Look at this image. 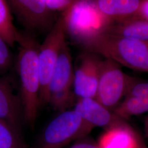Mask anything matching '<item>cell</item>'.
<instances>
[{"mask_svg": "<svg viewBox=\"0 0 148 148\" xmlns=\"http://www.w3.org/2000/svg\"><path fill=\"white\" fill-rule=\"evenodd\" d=\"M101 12L114 23L137 15L141 0H95Z\"/></svg>", "mask_w": 148, "mask_h": 148, "instance_id": "obj_13", "label": "cell"}, {"mask_svg": "<svg viewBox=\"0 0 148 148\" xmlns=\"http://www.w3.org/2000/svg\"><path fill=\"white\" fill-rule=\"evenodd\" d=\"M19 32L13 21L10 7L5 0H0V37L10 47L16 43Z\"/></svg>", "mask_w": 148, "mask_h": 148, "instance_id": "obj_16", "label": "cell"}, {"mask_svg": "<svg viewBox=\"0 0 148 148\" xmlns=\"http://www.w3.org/2000/svg\"><path fill=\"white\" fill-rule=\"evenodd\" d=\"M10 77H0V120L21 131L24 122L20 94L16 93Z\"/></svg>", "mask_w": 148, "mask_h": 148, "instance_id": "obj_10", "label": "cell"}, {"mask_svg": "<svg viewBox=\"0 0 148 148\" xmlns=\"http://www.w3.org/2000/svg\"><path fill=\"white\" fill-rule=\"evenodd\" d=\"M144 130L146 136L148 138V115L145 117L144 120Z\"/></svg>", "mask_w": 148, "mask_h": 148, "instance_id": "obj_23", "label": "cell"}, {"mask_svg": "<svg viewBox=\"0 0 148 148\" xmlns=\"http://www.w3.org/2000/svg\"><path fill=\"white\" fill-rule=\"evenodd\" d=\"M74 110L93 127L107 128L124 121L95 98H79Z\"/></svg>", "mask_w": 148, "mask_h": 148, "instance_id": "obj_11", "label": "cell"}, {"mask_svg": "<svg viewBox=\"0 0 148 148\" xmlns=\"http://www.w3.org/2000/svg\"><path fill=\"white\" fill-rule=\"evenodd\" d=\"M48 9L51 12L58 11L62 13L73 5L75 0H44Z\"/></svg>", "mask_w": 148, "mask_h": 148, "instance_id": "obj_19", "label": "cell"}, {"mask_svg": "<svg viewBox=\"0 0 148 148\" xmlns=\"http://www.w3.org/2000/svg\"><path fill=\"white\" fill-rule=\"evenodd\" d=\"M93 128L74 110L60 112L44 129L35 148H64L86 136Z\"/></svg>", "mask_w": 148, "mask_h": 148, "instance_id": "obj_4", "label": "cell"}, {"mask_svg": "<svg viewBox=\"0 0 148 148\" xmlns=\"http://www.w3.org/2000/svg\"><path fill=\"white\" fill-rule=\"evenodd\" d=\"M148 112V95L125 96L117 106L114 112L122 119L141 115Z\"/></svg>", "mask_w": 148, "mask_h": 148, "instance_id": "obj_15", "label": "cell"}, {"mask_svg": "<svg viewBox=\"0 0 148 148\" xmlns=\"http://www.w3.org/2000/svg\"><path fill=\"white\" fill-rule=\"evenodd\" d=\"M17 68L24 119L34 127L40 106V76L38 54L40 45L32 35L19 32Z\"/></svg>", "mask_w": 148, "mask_h": 148, "instance_id": "obj_1", "label": "cell"}, {"mask_svg": "<svg viewBox=\"0 0 148 148\" xmlns=\"http://www.w3.org/2000/svg\"><path fill=\"white\" fill-rule=\"evenodd\" d=\"M85 50L110 59L120 65L148 73V42L107 34Z\"/></svg>", "mask_w": 148, "mask_h": 148, "instance_id": "obj_3", "label": "cell"}, {"mask_svg": "<svg viewBox=\"0 0 148 148\" xmlns=\"http://www.w3.org/2000/svg\"><path fill=\"white\" fill-rule=\"evenodd\" d=\"M0 148H27L21 131L0 120Z\"/></svg>", "mask_w": 148, "mask_h": 148, "instance_id": "obj_17", "label": "cell"}, {"mask_svg": "<svg viewBox=\"0 0 148 148\" xmlns=\"http://www.w3.org/2000/svg\"><path fill=\"white\" fill-rule=\"evenodd\" d=\"M9 46L0 37V73H3L10 68L12 62V56Z\"/></svg>", "mask_w": 148, "mask_h": 148, "instance_id": "obj_18", "label": "cell"}, {"mask_svg": "<svg viewBox=\"0 0 148 148\" xmlns=\"http://www.w3.org/2000/svg\"><path fill=\"white\" fill-rule=\"evenodd\" d=\"M9 1L19 21L29 30L42 32L52 27V12L44 0Z\"/></svg>", "mask_w": 148, "mask_h": 148, "instance_id": "obj_9", "label": "cell"}, {"mask_svg": "<svg viewBox=\"0 0 148 148\" xmlns=\"http://www.w3.org/2000/svg\"><path fill=\"white\" fill-rule=\"evenodd\" d=\"M109 34L148 42V21L134 16L123 21L114 23Z\"/></svg>", "mask_w": 148, "mask_h": 148, "instance_id": "obj_14", "label": "cell"}, {"mask_svg": "<svg viewBox=\"0 0 148 148\" xmlns=\"http://www.w3.org/2000/svg\"><path fill=\"white\" fill-rule=\"evenodd\" d=\"M138 79L125 74L119 64L102 60L95 99L109 110H114Z\"/></svg>", "mask_w": 148, "mask_h": 148, "instance_id": "obj_6", "label": "cell"}, {"mask_svg": "<svg viewBox=\"0 0 148 148\" xmlns=\"http://www.w3.org/2000/svg\"><path fill=\"white\" fill-rule=\"evenodd\" d=\"M142 145L137 134L124 121L106 128L98 143L100 148H141Z\"/></svg>", "mask_w": 148, "mask_h": 148, "instance_id": "obj_12", "label": "cell"}, {"mask_svg": "<svg viewBox=\"0 0 148 148\" xmlns=\"http://www.w3.org/2000/svg\"><path fill=\"white\" fill-rule=\"evenodd\" d=\"M74 73L70 48L65 41L60 49L48 87V104L60 112L68 110L74 101Z\"/></svg>", "mask_w": 148, "mask_h": 148, "instance_id": "obj_5", "label": "cell"}, {"mask_svg": "<svg viewBox=\"0 0 148 148\" xmlns=\"http://www.w3.org/2000/svg\"><path fill=\"white\" fill-rule=\"evenodd\" d=\"M147 148L144 145H142V148Z\"/></svg>", "mask_w": 148, "mask_h": 148, "instance_id": "obj_24", "label": "cell"}, {"mask_svg": "<svg viewBox=\"0 0 148 148\" xmlns=\"http://www.w3.org/2000/svg\"><path fill=\"white\" fill-rule=\"evenodd\" d=\"M102 59L95 53L86 51L77 59L74 68L73 90L79 98H95Z\"/></svg>", "mask_w": 148, "mask_h": 148, "instance_id": "obj_8", "label": "cell"}, {"mask_svg": "<svg viewBox=\"0 0 148 148\" xmlns=\"http://www.w3.org/2000/svg\"><path fill=\"white\" fill-rule=\"evenodd\" d=\"M66 36L63 21L60 16L40 45L38 59L40 76V106L48 104L49 85Z\"/></svg>", "mask_w": 148, "mask_h": 148, "instance_id": "obj_7", "label": "cell"}, {"mask_svg": "<svg viewBox=\"0 0 148 148\" xmlns=\"http://www.w3.org/2000/svg\"><path fill=\"white\" fill-rule=\"evenodd\" d=\"M136 16L148 21V0H141Z\"/></svg>", "mask_w": 148, "mask_h": 148, "instance_id": "obj_21", "label": "cell"}, {"mask_svg": "<svg viewBox=\"0 0 148 148\" xmlns=\"http://www.w3.org/2000/svg\"><path fill=\"white\" fill-rule=\"evenodd\" d=\"M148 95V82L137 81L130 88L126 96Z\"/></svg>", "mask_w": 148, "mask_h": 148, "instance_id": "obj_20", "label": "cell"}, {"mask_svg": "<svg viewBox=\"0 0 148 148\" xmlns=\"http://www.w3.org/2000/svg\"><path fill=\"white\" fill-rule=\"evenodd\" d=\"M61 16L66 35L85 49L109 34L114 24L99 11L95 0H75Z\"/></svg>", "mask_w": 148, "mask_h": 148, "instance_id": "obj_2", "label": "cell"}, {"mask_svg": "<svg viewBox=\"0 0 148 148\" xmlns=\"http://www.w3.org/2000/svg\"><path fill=\"white\" fill-rule=\"evenodd\" d=\"M69 148H100L98 144H95L89 142L82 141L75 143Z\"/></svg>", "mask_w": 148, "mask_h": 148, "instance_id": "obj_22", "label": "cell"}]
</instances>
